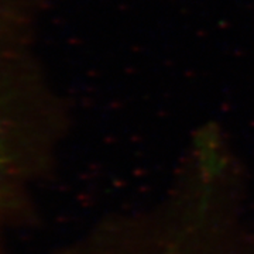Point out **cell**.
<instances>
[{
    "label": "cell",
    "instance_id": "cell-1",
    "mask_svg": "<svg viewBox=\"0 0 254 254\" xmlns=\"http://www.w3.org/2000/svg\"><path fill=\"white\" fill-rule=\"evenodd\" d=\"M20 28L17 16L0 1V192L21 125L33 108L44 106Z\"/></svg>",
    "mask_w": 254,
    "mask_h": 254
}]
</instances>
